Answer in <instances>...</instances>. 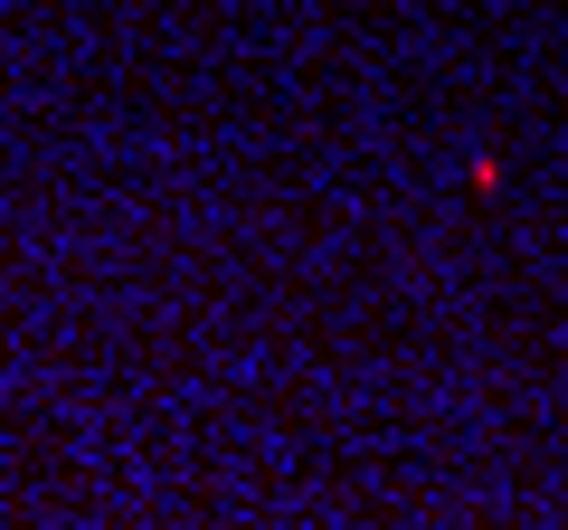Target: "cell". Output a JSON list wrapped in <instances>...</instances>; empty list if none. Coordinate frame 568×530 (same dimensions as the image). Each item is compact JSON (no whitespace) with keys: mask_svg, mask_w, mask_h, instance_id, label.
I'll return each mask as SVG.
<instances>
[{"mask_svg":"<svg viewBox=\"0 0 568 530\" xmlns=\"http://www.w3.org/2000/svg\"><path fill=\"white\" fill-rule=\"evenodd\" d=\"M465 190H474V200H493V190H503V162H493V152H474V162H465Z\"/></svg>","mask_w":568,"mask_h":530,"instance_id":"cell-1","label":"cell"}]
</instances>
